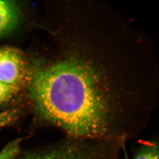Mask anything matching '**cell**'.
I'll list each match as a JSON object with an SVG mask.
<instances>
[{
    "label": "cell",
    "instance_id": "cell-1",
    "mask_svg": "<svg viewBox=\"0 0 159 159\" xmlns=\"http://www.w3.org/2000/svg\"><path fill=\"white\" fill-rule=\"evenodd\" d=\"M131 43L65 39L28 81L38 117L68 137H138L158 108L159 68L152 51Z\"/></svg>",
    "mask_w": 159,
    "mask_h": 159
},
{
    "label": "cell",
    "instance_id": "cell-2",
    "mask_svg": "<svg viewBox=\"0 0 159 159\" xmlns=\"http://www.w3.org/2000/svg\"><path fill=\"white\" fill-rule=\"evenodd\" d=\"M17 159H112V156L102 141L65 136L53 145Z\"/></svg>",
    "mask_w": 159,
    "mask_h": 159
},
{
    "label": "cell",
    "instance_id": "cell-3",
    "mask_svg": "<svg viewBox=\"0 0 159 159\" xmlns=\"http://www.w3.org/2000/svg\"><path fill=\"white\" fill-rule=\"evenodd\" d=\"M21 51L11 47L0 48V82L21 88L30 77Z\"/></svg>",
    "mask_w": 159,
    "mask_h": 159
},
{
    "label": "cell",
    "instance_id": "cell-4",
    "mask_svg": "<svg viewBox=\"0 0 159 159\" xmlns=\"http://www.w3.org/2000/svg\"><path fill=\"white\" fill-rule=\"evenodd\" d=\"M19 21V11L14 1L0 0V37L14 30Z\"/></svg>",
    "mask_w": 159,
    "mask_h": 159
},
{
    "label": "cell",
    "instance_id": "cell-5",
    "mask_svg": "<svg viewBox=\"0 0 159 159\" xmlns=\"http://www.w3.org/2000/svg\"><path fill=\"white\" fill-rule=\"evenodd\" d=\"M139 142L132 159H159L158 142L155 140H142Z\"/></svg>",
    "mask_w": 159,
    "mask_h": 159
},
{
    "label": "cell",
    "instance_id": "cell-6",
    "mask_svg": "<svg viewBox=\"0 0 159 159\" xmlns=\"http://www.w3.org/2000/svg\"><path fill=\"white\" fill-rule=\"evenodd\" d=\"M21 88L8 85L0 82V105L6 104L15 97Z\"/></svg>",
    "mask_w": 159,
    "mask_h": 159
},
{
    "label": "cell",
    "instance_id": "cell-7",
    "mask_svg": "<svg viewBox=\"0 0 159 159\" xmlns=\"http://www.w3.org/2000/svg\"><path fill=\"white\" fill-rule=\"evenodd\" d=\"M20 139L14 140L8 144L0 152V159H14L20 151Z\"/></svg>",
    "mask_w": 159,
    "mask_h": 159
},
{
    "label": "cell",
    "instance_id": "cell-8",
    "mask_svg": "<svg viewBox=\"0 0 159 159\" xmlns=\"http://www.w3.org/2000/svg\"><path fill=\"white\" fill-rule=\"evenodd\" d=\"M19 110L13 108L0 113V127L7 126L14 123L19 117Z\"/></svg>",
    "mask_w": 159,
    "mask_h": 159
},
{
    "label": "cell",
    "instance_id": "cell-9",
    "mask_svg": "<svg viewBox=\"0 0 159 159\" xmlns=\"http://www.w3.org/2000/svg\"><path fill=\"white\" fill-rule=\"evenodd\" d=\"M123 153L124 155V159H130L129 157L128 156L127 152L126 151V146L124 148L123 150Z\"/></svg>",
    "mask_w": 159,
    "mask_h": 159
}]
</instances>
